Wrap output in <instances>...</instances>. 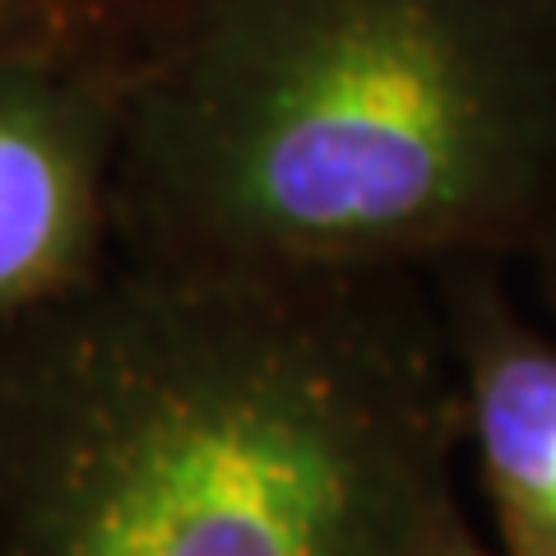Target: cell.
Returning a JSON list of instances; mask_svg holds the SVG:
<instances>
[{
    "label": "cell",
    "mask_w": 556,
    "mask_h": 556,
    "mask_svg": "<svg viewBox=\"0 0 556 556\" xmlns=\"http://www.w3.org/2000/svg\"><path fill=\"white\" fill-rule=\"evenodd\" d=\"M459 459L413 269L112 260L0 325V556H422Z\"/></svg>",
    "instance_id": "cell-1"
},
{
    "label": "cell",
    "mask_w": 556,
    "mask_h": 556,
    "mask_svg": "<svg viewBox=\"0 0 556 556\" xmlns=\"http://www.w3.org/2000/svg\"><path fill=\"white\" fill-rule=\"evenodd\" d=\"M552 214L556 0H190L130 84V265H525Z\"/></svg>",
    "instance_id": "cell-2"
},
{
    "label": "cell",
    "mask_w": 556,
    "mask_h": 556,
    "mask_svg": "<svg viewBox=\"0 0 556 556\" xmlns=\"http://www.w3.org/2000/svg\"><path fill=\"white\" fill-rule=\"evenodd\" d=\"M135 75L0 56V325L89 288L116 260V172Z\"/></svg>",
    "instance_id": "cell-3"
},
{
    "label": "cell",
    "mask_w": 556,
    "mask_h": 556,
    "mask_svg": "<svg viewBox=\"0 0 556 556\" xmlns=\"http://www.w3.org/2000/svg\"><path fill=\"white\" fill-rule=\"evenodd\" d=\"M506 260L431 269L501 556H556V329L525 316Z\"/></svg>",
    "instance_id": "cell-4"
},
{
    "label": "cell",
    "mask_w": 556,
    "mask_h": 556,
    "mask_svg": "<svg viewBox=\"0 0 556 556\" xmlns=\"http://www.w3.org/2000/svg\"><path fill=\"white\" fill-rule=\"evenodd\" d=\"M186 0H0V56H79L139 70Z\"/></svg>",
    "instance_id": "cell-5"
},
{
    "label": "cell",
    "mask_w": 556,
    "mask_h": 556,
    "mask_svg": "<svg viewBox=\"0 0 556 556\" xmlns=\"http://www.w3.org/2000/svg\"><path fill=\"white\" fill-rule=\"evenodd\" d=\"M422 556H501V552H496V547H486L482 538H478V529L468 525L464 506H455L437 529H431Z\"/></svg>",
    "instance_id": "cell-6"
},
{
    "label": "cell",
    "mask_w": 556,
    "mask_h": 556,
    "mask_svg": "<svg viewBox=\"0 0 556 556\" xmlns=\"http://www.w3.org/2000/svg\"><path fill=\"white\" fill-rule=\"evenodd\" d=\"M525 265L533 269V288H538V302L547 306V316L556 320V214L547 223V232L538 237V247L529 251Z\"/></svg>",
    "instance_id": "cell-7"
}]
</instances>
